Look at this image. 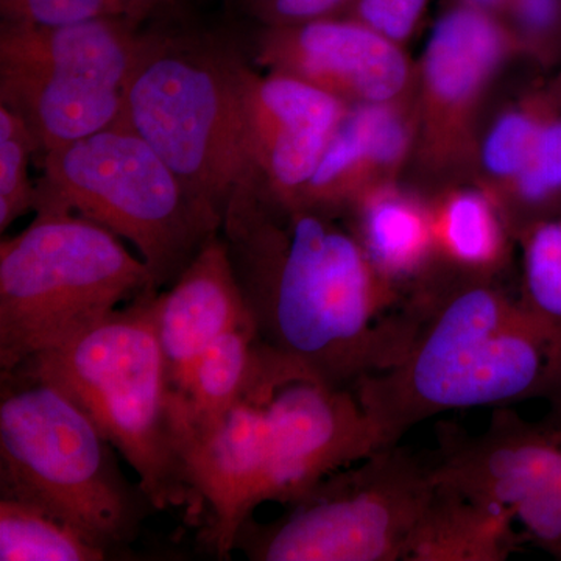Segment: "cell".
<instances>
[{
	"instance_id": "obj_1",
	"label": "cell",
	"mask_w": 561,
	"mask_h": 561,
	"mask_svg": "<svg viewBox=\"0 0 561 561\" xmlns=\"http://www.w3.org/2000/svg\"><path fill=\"white\" fill-rule=\"evenodd\" d=\"M220 234L262 345L302 378L353 390L400 359L416 302L331 210L280 202L253 172L232 191Z\"/></svg>"
},
{
	"instance_id": "obj_31",
	"label": "cell",
	"mask_w": 561,
	"mask_h": 561,
	"mask_svg": "<svg viewBox=\"0 0 561 561\" xmlns=\"http://www.w3.org/2000/svg\"><path fill=\"white\" fill-rule=\"evenodd\" d=\"M457 2L472 7V9L485 11V13L500 18L502 11L507 7L508 0H457Z\"/></svg>"
},
{
	"instance_id": "obj_18",
	"label": "cell",
	"mask_w": 561,
	"mask_h": 561,
	"mask_svg": "<svg viewBox=\"0 0 561 561\" xmlns=\"http://www.w3.org/2000/svg\"><path fill=\"white\" fill-rule=\"evenodd\" d=\"M504 50L500 18L457 2L437 21L427 41L424 80L432 101L448 108L470 102L500 65Z\"/></svg>"
},
{
	"instance_id": "obj_17",
	"label": "cell",
	"mask_w": 561,
	"mask_h": 561,
	"mask_svg": "<svg viewBox=\"0 0 561 561\" xmlns=\"http://www.w3.org/2000/svg\"><path fill=\"white\" fill-rule=\"evenodd\" d=\"M408 140V125L387 103L348 106L298 202L332 213L354 201L362 179L373 169L400 161Z\"/></svg>"
},
{
	"instance_id": "obj_26",
	"label": "cell",
	"mask_w": 561,
	"mask_h": 561,
	"mask_svg": "<svg viewBox=\"0 0 561 561\" xmlns=\"http://www.w3.org/2000/svg\"><path fill=\"white\" fill-rule=\"evenodd\" d=\"M527 206H548L561 195V116L542 121L534 157L515 181Z\"/></svg>"
},
{
	"instance_id": "obj_21",
	"label": "cell",
	"mask_w": 561,
	"mask_h": 561,
	"mask_svg": "<svg viewBox=\"0 0 561 561\" xmlns=\"http://www.w3.org/2000/svg\"><path fill=\"white\" fill-rule=\"evenodd\" d=\"M435 254H445L461 271L483 275L501 261L504 238L493 206L478 192L454 195L432 216Z\"/></svg>"
},
{
	"instance_id": "obj_24",
	"label": "cell",
	"mask_w": 561,
	"mask_h": 561,
	"mask_svg": "<svg viewBox=\"0 0 561 561\" xmlns=\"http://www.w3.org/2000/svg\"><path fill=\"white\" fill-rule=\"evenodd\" d=\"M133 0H0L2 22L11 24L54 25L128 18Z\"/></svg>"
},
{
	"instance_id": "obj_8",
	"label": "cell",
	"mask_w": 561,
	"mask_h": 561,
	"mask_svg": "<svg viewBox=\"0 0 561 561\" xmlns=\"http://www.w3.org/2000/svg\"><path fill=\"white\" fill-rule=\"evenodd\" d=\"M434 486L432 461L383 446L321 479L275 522L251 516L234 551L253 561H404Z\"/></svg>"
},
{
	"instance_id": "obj_9",
	"label": "cell",
	"mask_w": 561,
	"mask_h": 561,
	"mask_svg": "<svg viewBox=\"0 0 561 561\" xmlns=\"http://www.w3.org/2000/svg\"><path fill=\"white\" fill-rule=\"evenodd\" d=\"M140 27L127 18L0 24V105L20 114L41 157L113 127L124 113Z\"/></svg>"
},
{
	"instance_id": "obj_10",
	"label": "cell",
	"mask_w": 561,
	"mask_h": 561,
	"mask_svg": "<svg viewBox=\"0 0 561 561\" xmlns=\"http://www.w3.org/2000/svg\"><path fill=\"white\" fill-rule=\"evenodd\" d=\"M268 431L267 502L290 504L321 479L381 449L356 393L298 379L262 401Z\"/></svg>"
},
{
	"instance_id": "obj_6",
	"label": "cell",
	"mask_w": 561,
	"mask_h": 561,
	"mask_svg": "<svg viewBox=\"0 0 561 561\" xmlns=\"http://www.w3.org/2000/svg\"><path fill=\"white\" fill-rule=\"evenodd\" d=\"M41 168L33 210L77 214L131 243L153 294L171 286L220 232L219 210L122 122L43 154Z\"/></svg>"
},
{
	"instance_id": "obj_23",
	"label": "cell",
	"mask_w": 561,
	"mask_h": 561,
	"mask_svg": "<svg viewBox=\"0 0 561 561\" xmlns=\"http://www.w3.org/2000/svg\"><path fill=\"white\" fill-rule=\"evenodd\" d=\"M38 144L20 114L0 105V231L35 209L36 183L31 180V160Z\"/></svg>"
},
{
	"instance_id": "obj_19",
	"label": "cell",
	"mask_w": 561,
	"mask_h": 561,
	"mask_svg": "<svg viewBox=\"0 0 561 561\" xmlns=\"http://www.w3.org/2000/svg\"><path fill=\"white\" fill-rule=\"evenodd\" d=\"M357 241L383 278L409 297L426 290L435 256L432 216L420 203L394 191H376L360 198Z\"/></svg>"
},
{
	"instance_id": "obj_12",
	"label": "cell",
	"mask_w": 561,
	"mask_h": 561,
	"mask_svg": "<svg viewBox=\"0 0 561 561\" xmlns=\"http://www.w3.org/2000/svg\"><path fill=\"white\" fill-rule=\"evenodd\" d=\"M348 103L283 72L243 70V113L254 175L280 202H298Z\"/></svg>"
},
{
	"instance_id": "obj_14",
	"label": "cell",
	"mask_w": 561,
	"mask_h": 561,
	"mask_svg": "<svg viewBox=\"0 0 561 561\" xmlns=\"http://www.w3.org/2000/svg\"><path fill=\"white\" fill-rule=\"evenodd\" d=\"M150 306L175 393L183 389L198 357L220 335L251 323L220 232L171 286L151 294Z\"/></svg>"
},
{
	"instance_id": "obj_3",
	"label": "cell",
	"mask_w": 561,
	"mask_h": 561,
	"mask_svg": "<svg viewBox=\"0 0 561 561\" xmlns=\"http://www.w3.org/2000/svg\"><path fill=\"white\" fill-rule=\"evenodd\" d=\"M245 51L203 32L140 31L122 124L219 210L253 173L243 113Z\"/></svg>"
},
{
	"instance_id": "obj_13",
	"label": "cell",
	"mask_w": 561,
	"mask_h": 561,
	"mask_svg": "<svg viewBox=\"0 0 561 561\" xmlns=\"http://www.w3.org/2000/svg\"><path fill=\"white\" fill-rule=\"evenodd\" d=\"M253 44L257 65L309 81L346 103L393 101L409 79L398 43L345 16L262 27Z\"/></svg>"
},
{
	"instance_id": "obj_30",
	"label": "cell",
	"mask_w": 561,
	"mask_h": 561,
	"mask_svg": "<svg viewBox=\"0 0 561 561\" xmlns=\"http://www.w3.org/2000/svg\"><path fill=\"white\" fill-rule=\"evenodd\" d=\"M175 2H179V0H133L130 14H128L127 20L133 25L140 27L144 21L149 20L151 14L162 9H168V7L173 5Z\"/></svg>"
},
{
	"instance_id": "obj_20",
	"label": "cell",
	"mask_w": 561,
	"mask_h": 561,
	"mask_svg": "<svg viewBox=\"0 0 561 561\" xmlns=\"http://www.w3.org/2000/svg\"><path fill=\"white\" fill-rule=\"evenodd\" d=\"M110 553L28 502L0 496V560L101 561Z\"/></svg>"
},
{
	"instance_id": "obj_15",
	"label": "cell",
	"mask_w": 561,
	"mask_h": 561,
	"mask_svg": "<svg viewBox=\"0 0 561 561\" xmlns=\"http://www.w3.org/2000/svg\"><path fill=\"white\" fill-rule=\"evenodd\" d=\"M298 379L305 378L262 345L253 324H241L198 357L183 389L173 391V409L186 419L205 421L243 400L264 401L283 383Z\"/></svg>"
},
{
	"instance_id": "obj_22",
	"label": "cell",
	"mask_w": 561,
	"mask_h": 561,
	"mask_svg": "<svg viewBox=\"0 0 561 561\" xmlns=\"http://www.w3.org/2000/svg\"><path fill=\"white\" fill-rule=\"evenodd\" d=\"M523 300L542 319L561 328V219L526 227Z\"/></svg>"
},
{
	"instance_id": "obj_2",
	"label": "cell",
	"mask_w": 561,
	"mask_h": 561,
	"mask_svg": "<svg viewBox=\"0 0 561 561\" xmlns=\"http://www.w3.org/2000/svg\"><path fill=\"white\" fill-rule=\"evenodd\" d=\"M391 367L354 386L379 446L449 411L549 400L561 389V328L483 278L440 279L415 297Z\"/></svg>"
},
{
	"instance_id": "obj_28",
	"label": "cell",
	"mask_w": 561,
	"mask_h": 561,
	"mask_svg": "<svg viewBox=\"0 0 561 561\" xmlns=\"http://www.w3.org/2000/svg\"><path fill=\"white\" fill-rule=\"evenodd\" d=\"M350 0H245L247 9L264 27L301 24L341 16Z\"/></svg>"
},
{
	"instance_id": "obj_29",
	"label": "cell",
	"mask_w": 561,
	"mask_h": 561,
	"mask_svg": "<svg viewBox=\"0 0 561 561\" xmlns=\"http://www.w3.org/2000/svg\"><path fill=\"white\" fill-rule=\"evenodd\" d=\"M502 14L534 43L546 44L561 36V0H508Z\"/></svg>"
},
{
	"instance_id": "obj_4",
	"label": "cell",
	"mask_w": 561,
	"mask_h": 561,
	"mask_svg": "<svg viewBox=\"0 0 561 561\" xmlns=\"http://www.w3.org/2000/svg\"><path fill=\"white\" fill-rule=\"evenodd\" d=\"M151 294L16 371L54 386L90 416L157 511L194 504L176 448L173 389ZM11 375V373H10Z\"/></svg>"
},
{
	"instance_id": "obj_32",
	"label": "cell",
	"mask_w": 561,
	"mask_h": 561,
	"mask_svg": "<svg viewBox=\"0 0 561 561\" xmlns=\"http://www.w3.org/2000/svg\"><path fill=\"white\" fill-rule=\"evenodd\" d=\"M549 401H561V389Z\"/></svg>"
},
{
	"instance_id": "obj_5",
	"label": "cell",
	"mask_w": 561,
	"mask_h": 561,
	"mask_svg": "<svg viewBox=\"0 0 561 561\" xmlns=\"http://www.w3.org/2000/svg\"><path fill=\"white\" fill-rule=\"evenodd\" d=\"M90 416L50 383L2 375L0 496L28 502L117 553L151 508Z\"/></svg>"
},
{
	"instance_id": "obj_11",
	"label": "cell",
	"mask_w": 561,
	"mask_h": 561,
	"mask_svg": "<svg viewBox=\"0 0 561 561\" xmlns=\"http://www.w3.org/2000/svg\"><path fill=\"white\" fill-rule=\"evenodd\" d=\"M176 448L187 485L209 505L206 545L219 559L236 549L239 531L267 502L268 431L262 401L243 400L205 421L173 409Z\"/></svg>"
},
{
	"instance_id": "obj_7",
	"label": "cell",
	"mask_w": 561,
	"mask_h": 561,
	"mask_svg": "<svg viewBox=\"0 0 561 561\" xmlns=\"http://www.w3.org/2000/svg\"><path fill=\"white\" fill-rule=\"evenodd\" d=\"M35 214L0 242L2 375L153 294L149 268L114 232L77 214Z\"/></svg>"
},
{
	"instance_id": "obj_16",
	"label": "cell",
	"mask_w": 561,
	"mask_h": 561,
	"mask_svg": "<svg viewBox=\"0 0 561 561\" xmlns=\"http://www.w3.org/2000/svg\"><path fill=\"white\" fill-rule=\"evenodd\" d=\"M435 476V474H434ZM515 515L435 478L404 561H504L518 551Z\"/></svg>"
},
{
	"instance_id": "obj_27",
	"label": "cell",
	"mask_w": 561,
	"mask_h": 561,
	"mask_svg": "<svg viewBox=\"0 0 561 561\" xmlns=\"http://www.w3.org/2000/svg\"><path fill=\"white\" fill-rule=\"evenodd\" d=\"M430 0H350L341 16L359 21L402 43L415 32Z\"/></svg>"
},
{
	"instance_id": "obj_25",
	"label": "cell",
	"mask_w": 561,
	"mask_h": 561,
	"mask_svg": "<svg viewBox=\"0 0 561 561\" xmlns=\"http://www.w3.org/2000/svg\"><path fill=\"white\" fill-rule=\"evenodd\" d=\"M541 125L542 119L524 111L502 116L483 144L485 168L493 175L518 179L534 157Z\"/></svg>"
}]
</instances>
